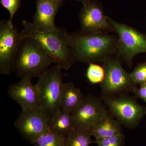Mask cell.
Wrapping results in <instances>:
<instances>
[{
	"label": "cell",
	"mask_w": 146,
	"mask_h": 146,
	"mask_svg": "<svg viewBox=\"0 0 146 146\" xmlns=\"http://www.w3.org/2000/svg\"><path fill=\"white\" fill-rule=\"evenodd\" d=\"M55 2L60 3H63V2L65 0H51Z\"/></svg>",
	"instance_id": "obj_24"
},
{
	"label": "cell",
	"mask_w": 146,
	"mask_h": 146,
	"mask_svg": "<svg viewBox=\"0 0 146 146\" xmlns=\"http://www.w3.org/2000/svg\"><path fill=\"white\" fill-rule=\"evenodd\" d=\"M32 78L29 76L24 77L9 87V96L22 110L39 108L38 91L36 84L32 82Z\"/></svg>",
	"instance_id": "obj_12"
},
{
	"label": "cell",
	"mask_w": 146,
	"mask_h": 146,
	"mask_svg": "<svg viewBox=\"0 0 146 146\" xmlns=\"http://www.w3.org/2000/svg\"><path fill=\"white\" fill-rule=\"evenodd\" d=\"M49 126L50 130L64 136H68L76 128L72 114L61 110L50 120Z\"/></svg>",
	"instance_id": "obj_16"
},
{
	"label": "cell",
	"mask_w": 146,
	"mask_h": 146,
	"mask_svg": "<svg viewBox=\"0 0 146 146\" xmlns=\"http://www.w3.org/2000/svg\"><path fill=\"white\" fill-rule=\"evenodd\" d=\"M86 75V78L90 83L100 84L104 79V69L103 66L96 63H89Z\"/></svg>",
	"instance_id": "obj_19"
},
{
	"label": "cell",
	"mask_w": 146,
	"mask_h": 146,
	"mask_svg": "<svg viewBox=\"0 0 146 146\" xmlns=\"http://www.w3.org/2000/svg\"><path fill=\"white\" fill-rule=\"evenodd\" d=\"M108 112L101 100L89 95L72 114L76 128L89 130Z\"/></svg>",
	"instance_id": "obj_11"
},
{
	"label": "cell",
	"mask_w": 146,
	"mask_h": 146,
	"mask_svg": "<svg viewBox=\"0 0 146 146\" xmlns=\"http://www.w3.org/2000/svg\"><path fill=\"white\" fill-rule=\"evenodd\" d=\"M108 19L118 36L117 54L131 67L136 55L146 52V36L132 27Z\"/></svg>",
	"instance_id": "obj_6"
},
{
	"label": "cell",
	"mask_w": 146,
	"mask_h": 146,
	"mask_svg": "<svg viewBox=\"0 0 146 146\" xmlns=\"http://www.w3.org/2000/svg\"><path fill=\"white\" fill-rule=\"evenodd\" d=\"M70 39L76 60L85 63H103L117 54L118 38L107 33L70 34Z\"/></svg>",
	"instance_id": "obj_2"
},
{
	"label": "cell",
	"mask_w": 146,
	"mask_h": 146,
	"mask_svg": "<svg viewBox=\"0 0 146 146\" xmlns=\"http://www.w3.org/2000/svg\"><path fill=\"white\" fill-rule=\"evenodd\" d=\"M66 136L49 130L35 141L33 146H65Z\"/></svg>",
	"instance_id": "obj_18"
},
{
	"label": "cell",
	"mask_w": 146,
	"mask_h": 146,
	"mask_svg": "<svg viewBox=\"0 0 146 146\" xmlns=\"http://www.w3.org/2000/svg\"><path fill=\"white\" fill-rule=\"evenodd\" d=\"M102 99L111 115L128 128L132 129L137 126L146 113L143 107L127 95L102 96Z\"/></svg>",
	"instance_id": "obj_7"
},
{
	"label": "cell",
	"mask_w": 146,
	"mask_h": 146,
	"mask_svg": "<svg viewBox=\"0 0 146 146\" xmlns=\"http://www.w3.org/2000/svg\"><path fill=\"white\" fill-rule=\"evenodd\" d=\"M23 39L8 21L0 23V73L10 74L12 66Z\"/></svg>",
	"instance_id": "obj_8"
},
{
	"label": "cell",
	"mask_w": 146,
	"mask_h": 146,
	"mask_svg": "<svg viewBox=\"0 0 146 146\" xmlns=\"http://www.w3.org/2000/svg\"><path fill=\"white\" fill-rule=\"evenodd\" d=\"M0 3L10 13V19L8 21L11 24L13 25V16L21 6V0H0Z\"/></svg>",
	"instance_id": "obj_22"
},
{
	"label": "cell",
	"mask_w": 146,
	"mask_h": 146,
	"mask_svg": "<svg viewBox=\"0 0 146 146\" xmlns=\"http://www.w3.org/2000/svg\"><path fill=\"white\" fill-rule=\"evenodd\" d=\"M53 63L52 60L33 39L23 41L12 69L21 78H39Z\"/></svg>",
	"instance_id": "obj_3"
},
{
	"label": "cell",
	"mask_w": 146,
	"mask_h": 146,
	"mask_svg": "<svg viewBox=\"0 0 146 146\" xmlns=\"http://www.w3.org/2000/svg\"><path fill=\"white\" fill-rule=\"evenodd\" d=\"M104 79L100 84L102 96L115 97L133 92L135 84L119 57L113 56L103 62Z\"/></svg>",
	"instance_id": "obj_5"
},
{
	"label": "cell",
	"mask_w": 146,
	"mask_h": 146,
	"mask_svg": "<svg viewBox=\"0 0 146 146\" xmlns=\"http://www.w3.org/2000/svg\"><path fill=\"white\" fill-rule=\"evenodd\" d=\"M131 77L135 84L140 86L146 83V62L139 64L130 73Z\"/></svg>",
	"instance_id": "obj_21"
},
{
	"label": "cell",
	"mask_w": 146,
	"mask_h": 146,
	"mask_svg": "<svg viewBox=\"0 0 146 146\" xmlns=\"http://www.w3.org/2000/svg\"><path fill=\"white\" fill-rule=\"evenodd\" d=\"M75 1H80L82 2V3H83L89 1V0H75Z\"/></svg>",
	"instance_id": "obj_25"
},
{
	"label": "cell",
	"mask_w": 146,
	"mask_h": 146,
	"mask_svg": "<svg viewBox=\"0 0 146 146\" xmlns=\"http://www.w3.org/2000/svg\"><path fill=\"white\" fill-rule=\"evenodd\" d=\"M85 98L80 89L72 83H63L60 101L62 111L72 114L81 105Z\"/></svg>",
	"instance_id": "obj_15"
},
{
	"label": "cell",
	"mask_w": 146,
	"mask_h": 146,
	"mask_svg": "<svg viewBox=\"0 0 146 146\" xmlns=\"http://www.w3.org/2000/svg\"><path fill=\"white\" fill-rule=\"evenodd\" d=\"M20 32L23 39L34 40L52 60L54 63L63 70H68L76 60L71 46L70 34L59 28L50 31L35 25L32 23L24 21Z\"/></svg>",
	"instance_id": "obj_1"
},
{
	"label": "cell",
	"mask_w": 146,
	"mask_h": 146,
	"mask_svg": "<svg viewBox=\"0 0 146 146\" xmlns=\"http://www.w3.org/2000/svg\"><path fill=\"white\" fill-rule=\"evenodd\" d=\"M36 10L33 23L41 28L50 31H57L59 27L55 24L56 14L63 3L51 0H36Z\"/></svg>",
	"instance_id": "obj_13"
},
{
	"label": "cell",
	"mask_w": 146,
	"mask_h": 146,
	"mask_svg": "<svg viewBox=\"0 0 146 146\" xmlns=\"http://www.w3.org/2000/svg\"><path fill=\"white\" fill-rule=\"evenodd\" d=\"M57 65L50 67L38 78L36 86L38 91L39 108L50 120L60 110L63 74Z\"/></svg>",
	"instance_id": "obj_4"
},
{
	"label": "cell",
	"mask_w": 146,
	"mask_h": 146,
	"mask_svg": "<svg viewBox=\"0 0 146 146\" xmlns=\"http://www.w3.org/2000/svg\"><path fill=\"white\" fill-rule=\"evenodd\" d=\"M81 32L86 34L114 32L112 25L104 13L102 6L96 0L83 3L79 14Z\"/></svg>",
	"instance_id": "obj_10"
},
{
	"label": "cell",
	"mask_w": 146,
	"mask_h": 146,
	"mask_svg": "<svg viewBox=\"0 0 146 146\" xmlns=\"http://www.w3.org/2000/svg\"><path fill=\"white\" fill-rule=\"evenodd\" d=\"M50 119L39 108L22 110L14 126L23 137L31 143L50 130Z\"/></svg>",
	"instance_id": "obj_9"
},
{
	"label": "cell",
	"mask_w": 146,
	"mask_h": 146,
	"mask_svg": "<svg viewBox=\"0 0 146 146\" xmlns=\"http://www.w3.org/2000/svg\"><path fill=\"white\" fill-rule=\"evenodd\" d=\"M133 92L136 97L143 100L146 104V83L141 86L140 88L135 86L133 89Z\"/></svg>",
	"instance_id": "obj_23"
},
{
	"label": "cell",
	"mask_w": 146,
	"mask_h": 146,
	"mask_svg": "<svg viewBox=\"0 0 146 146\" xmlns=\"http://www.w3.org/2000/svg\"><path fill=\"white\" fill-rule=\"evenodd\" d=\"M125 138L122 133L108 138L96 139L95 143L98 146H124Z\"/></svg>",
	"instance_id": "obj_20"
},
{
	"label": "cell",
	"mask_w": 146,
	"mask_h": 146,
	"mask_svg": "<svg viewBox=\"0 0 146 146\" xmlns=\"http://www.w3.org/2000/svg\"><path fill=\"white\" fill-rule=\"evenodd\" d=\"M89 130L76 128L66 136L65 146H90L95 141Z\"/></svg>",
	"instance_id": "obj_17"
},
{
	"label": "cell",
	"mask_w": 146,
	"mask_h": 146,
	"mask_svg": "<svg viewBox=\"0 0 146 146\" xmlns=\"http://www.w3.org/2000/svg\"><path fill=\"white\" fill-rule=\"evenodd\" d=\"M89 131L96 139L108 138L123 133L121 124L109 111Z\"/></svg>",
	"instance_id": "obj_14"
}]
</instances>
